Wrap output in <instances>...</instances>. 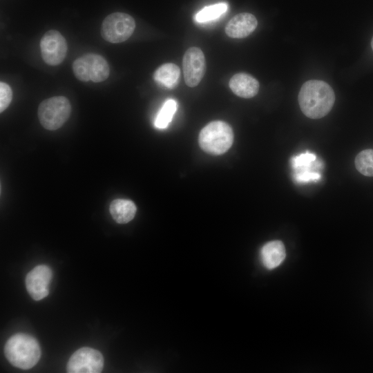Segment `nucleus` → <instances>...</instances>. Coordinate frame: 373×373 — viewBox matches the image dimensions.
I'll return each mask as SVG.
<instances>
[{"mask_svg":"<svg viewBox=\"0 0 373 373\" xmlns=\"http://www.w3.org/2000/svg\"><path fill=\"white\" fill-rule=\"evenodd\" d=\"M335 102L332 88L325 82L312 79L302 86L298 103L303 114L311 119H320L327 115Z\"/></svg>","mask_w":373,"mask_h":373,"instance_id":"f257e3e1","label":"nucleus"},{"mask_svg":"<svg viewBox=\"0 0 373 373\" xmlns=\"http://www.w3.org/2000/svg\"><path fill=\"white\" fill-rule=\"evenodd\" d=\"M4 354L12 365L22 370H28L39 361L41 349L38 341L33 336L17 333L7 341Z\"/></svg>","mask_w":373,"mask_h":373,"instance_id":"f03ea898","label":"nucleus"},{"mask_svg":"<svg viewBox=\"0 0 373 373\" xmlns=\"http://www.w3.org/2000/svg\"><path fill=\"white\" fill-rule=\"evenodd\" d=\"M199 144L207 153L218 155L224 153L233 142L231 127L223 121H213L207 124L199 135Z\"/></svg>","mask_w":373,"mask_h":373,"instance_id":"7ed1b4c3","label":"nucleus"},{"mask_svg":"<svg viewBox=\"0 0 373 373\" xmlns=\"http://www.w3.org/2000/svg\"><path fill=\"white\" fill-rule=\"evenodd\" d=\"M71 113L69 100L64 96H55L41 102L37 115L40 124L47 130L59 128L68 120Z\"/></svg>","mask_w":373,"mask_h":373,"instance_id":"20e7f679","label":"nucleus"},{"mask_svg":"<svg viewBox=\"0 0 373 373\" xmlns=\"http://www.w3.org/2000/svg\"><path fill=\"white\" fill-rule=\"evenodd\" d=\"M73 70L79 80L95 83L106 80L110 73L106 60L94 53H88L76 59L73 64Z\"/></svg>","mask_w":373,"mask_h":373,"instance_id":"39448f33","label":"nucleus"},{"mask_svg":"<svg viewBox=\"0 0 373 373\" xmlns=\"http://www.w3.org/2000/svg\"><path fill=\"white\" fill-rule=\"evenodd\" d=\"M135 28L134 19L127 13L114 12L103 21L101 35L107 41L117 44L127 40Z\"/></svg>","mask_w":373,"mask_h":373,"instance_id":"423d86ee","label":"nucleus"},{"mask_svg":"<svg viewBox=\"0 0 373 373\" xmlns=\"http://www.w3.org/2000/svg\"><path fill=\"white\" fill-rule=\"evenodd\" d=\"M293 179L297 184L318 182L321 179L323 163L315 153L307 151L291 159Z\"/></svg>","mask_w":373,"mask_h":373,"instance_id":"0eeeda50","label":"nucleus"},{"mask_svg":"<svg viewBox=\"0 0 373 373\" xmlns=\"http://www.w3.org/2000/svg\"><path fill=\"white\" fill-rule=\"evenodd\" d=\"M104 367L100 352L90 347H82L75 352L67 363L69 373H99Z\"/></svg>","mask_w":373,"mask_h":373,"instance_id":"6e6552de","label":"nucleus"},{"mask_svg":"<svg viewBox=\"0 0 373 373\" xmlns=\"http://www.w3.org/2000/svg\"><path fill=\"white\" fill-rule=\"evenodd\" d=\"M40 49L45 63L50 66H57L64 61L67 53L68 45L59 32L50 30L42 37Z\"/></svg>","mask_w":373,"mask_h":373,"instance_id":"1a4fd4ad","label":"nucleus"},{"mask_svg":"<svg viewBox=\"0 0 373 373\" xmlns=\"http://www.w3.org/2000/svg\"><path fill=\"white\" fill-rule=\"evenodd\" d=\"M182 68L186 84L189 87L198 86L206 70L205 57L200 48L191 47L185 52Z\"/></svg>","mask_w":373,"mask_h":373,"instance_id":"9d476101","label":"nucleus"},{"mask_svg":"<svg viewBox=\"0 0 373 373\" xmlns=\"http://www.w3.org/2000/svg\"><path fill=\"white\" fill-rule=\"evenodd\" d=\"M52 277L51 269L45 265L36 266L28 272L26 278V287L34 300H39L48 295Z\"/></svg>","mask_w":373,"mask_h":373,"instance_id":"9b49d317","label":"nucleus"},{"mask_svg":"<svg viewBox=\"0 0 373 373\" xmlns=\"http://www.w3.org/2000/svg\"><path fill=\"white\" fill-rule=\"evenodd\" d=\"M257 25L258 21L254 15L242 12L229 20L225 27V32L231 38L242 39L251 34Z\"/></svg>","mask_w":373,"mask_h":373,"instance_id":"f8f14e48","label":"nucleus"},{"mask_svg":"<svg viewBox=\"0 0 373 373\" xmlns=\"http://www.w3.org/2000/svg\"><path fill=\"white\" fill-rule=\"evenodd\" d=\"M229 87L238 97L251 98L259 90V82L251 75L245 73L235 74L229 81Z\"/></svg>","mask_w":373,"mask_h":373,"instance_id":"ddd939ff","label":"nucleus"},{"mask_svg":"<svg viewBox=\"0 0 373 373\" xmlns=\"http://www.w3.org/2000/svg\"><path fill=\"white\" fill-rule=\"evenodd\" d=\"M286 256L285 247L280 240L267 242L260 250V257L263 265L271 269L280 265Z\"/></svg>","mask_w":373,"mask_h":373,"instance_id":"4468645a","label":"nucleus"},{"mask_svg":"<svg viewBox=\"0 0 373 373\" xmlns=\"http://www.w3.org/2000/svg\"><path fill=\"white\" fill-rule=\"evenodd\" d=\"M153 79L158 84L169 89H173L180 82V69L175 64H164L155 70Z\"/></svg>","mask_w":373,"mask_h":373,"instance_id":"2eb2a0df","label":"nucleus"},{"mask_svg":"<svg viewBox=\"0 0 373 373\" xmlns=\"http://www.w3.org/2000/svg\"><path fill=\"white\" fill-rule=\"evenodd\" d=\"M109 211L116 222L125 224L133 219L137 208L131 200L116 199L111 202Z\"/></svg>","mask_w":373,"mask_h":373,"instance_id":"dca6fc26","label":"nucleus"},{"mask_svg":"<svg viewBox=\"0 0 373 373\" xmlns=\"http://www.w3.org/2000/svg\"><path fill=\"white\" fill-rule=\"evenodd\" d=\"M177 108V104L174 99H170L165 102L159 111L155 120V126L158 128H165L171 122Z\"/></svg>","mask_w":373,"mask_h":373,"instance_id":"f3484780","label":"nucleus"},{"mask_svg":"<svg viewBox=\"0 0 373 373\" xmlns=\"http://www.w3.org/2000/svg\"><path fill=\"white\" fill-rule=\"evenodd\" d=\"M354 164L358 172L365 176H373V149H365L356 155Z\"/></svg>","mask_w":373,"mask_h":373,"instance_id":"a211bd4d","label":"nucleus"},{"mask_svg":"<svg viewBox=\"0 0 373 373\" xmlns=\"http://www.w3.org/2000/svg\"><path fill=\"white\" fill-rule=\"evenodd\" d=\"M227 9V5L224 3L204 7L196 14L195 20L199 23L213 21L224 14Z\"/></svg>","mask_w":373,"mask_h":373,"instance_id":"6ab92c4d","label":"nucleus"},{"mask_svg":"<svg viewBox=\"0 0 373 373\" xmlns=\"http://www.w3.org/2000/svg\"><path fill=\"white\" fill-rule=\"evenodd\" d=\"M12 99V91L8 84L0 82V112L2 113L10 105Z\"/></svg>","mask_w":373,"mask_h":373,"instance_id":"aec40b11","label":"nucleus"},{"mask_svg":"<svg viewBox=\"0 0 373 373\" xmlns=\"http://www.w3.org/2000/svg\"><path fill=\"white\" fill-rule=\"evenodd\" d=\"M371 46H372V50H373V37H372V39Z\"/></svg>","mask_w":373,"mask_h":373,"instance_id":"412c9836","label":"nucleus"}]
</instances>
